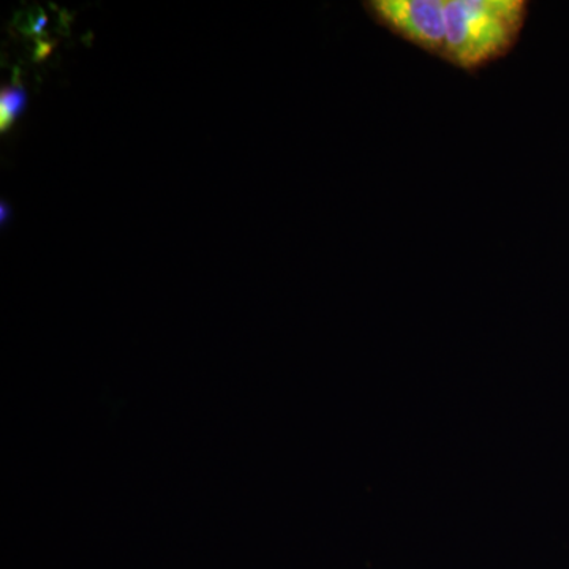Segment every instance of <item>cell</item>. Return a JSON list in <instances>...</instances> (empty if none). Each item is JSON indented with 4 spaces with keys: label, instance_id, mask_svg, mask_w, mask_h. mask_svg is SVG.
Masks as SVG:
<instances>
[{
    "label": "cell",
    "instance_id": "cell-1",
    "mask_svg": "<svg viewBox=\"0 0 569 569\" xmlns=\"http://www.w3.org/2000/svg\"><path fill=\"white\" fill-rule=\"evenodd\" d=\"M529 14L526 0H445V61L475 71L505 58Z\"/></svg>",
    "mask_w": 569,
    "mask_h": 569
},
{
    "label": "cell",
    "instance_id": "cell-2",
    "mask_svg": "<svg viewBox=\"0 0 569 569\" xmlns=\"http://www.w3.org/2000/svg\"><path fill=\"white\" fill-rule=\"evenodd\" d=\"M365 7L381 28L429 54L443 58L445 0H369Z\"/></svg>",
    "mask_w": 569,
    "mask_h": 569
},
{
    "label": "cell",
    "instance_id": "cell-3",
    "mask_svg": "<svg viewBox=\"0 0 569 569\" xmlns=\"http://www.w3.org/2000/svg\"><path fill=\"white\" fill-rule=\"evenodd\" d=\"M28 107V93L22 86L2 88L0 91V130L9 132L13 123L24 114Z\"/></svg>",
    "mask_w": 569,
    "mask_h": 569
},
{
    "label": "cell",
    "instance_id": "cell-4",
    "mask_svg": "<svg viewBox=\"0 0 569 569\" xmlns=\"http://www.w3.org/2000/svg\"><path fill=\"white\" fill-rule=\"evenodd\" d=\"M48 24V17L41 9L29 10L28 13L20 14V21H18V28L21 32L29 33H41L44 26Z\"/></svg>",
    "mask_w": 569,
    "mask_h": 569
},
{
    "label": "cell",
    "instance_id": "cell-5",
    "mask_svg": "<svg viewBox=\"0 0 569 569\" xmlns=\"http://www.w3.org/2000/svg\"><path fill=\"white\" fill-rule=\"evenodd\" d=\"M10 217V204L6 203V201H2V203H0V222H2V227H6V224L9 223Z\"/></svg>",
    "mask_w": 569,
    "mask_h": 569
},
{
    "label": "cell",
    "instance_id": "cell-6",
    "mask_svg": "<svg viewBox=\"0 0 569 569\" xmlns=\"http://www.w3.org/2000/svg\"><path fill=\"white\" fill-rule=\"evenodd\" d=\"M50 50H51V44L41 43V41H39V44H37L36 58L37 59L47 58L48 52H50Z\"/></svg>",
    "mask_w": 569,
    "mask_h": 569
}]
</instances>
